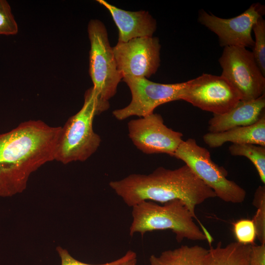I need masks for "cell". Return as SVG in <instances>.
<instances>
[{"mask_svg": "<svg viewBox=\"0 0 265 265\" xmlns=\"http://www.w3.org/2000/svg\"><path fill=\"white\" fill-rule=\"evenodd\" d=\"M249 265H265V243L251 245Z\"/></svg>", "mask_w": 265, "mask_h": 265, "instance_id": "obj_24", "label": "cell"}, {"mask_svg": "<svg viewBox=\"0 0 265 265\" xmlns=\"http://www.w3.org/2000/svg\"><path fill=\"white\" fill-rule=\"evenodd\" d=\"M122 80L129 87L132 100L126 107L112 112L119 120L132 116L144 117L153 113L159 106L181 100L186 81L173 84L154 82L145 78L124 77Z\"/></svg>", "mask_w": 265, "mask_h": 265, "instance_id": "obj_8", "label": "cell"}, {"mask_svg": "<svg viewBox=\"0 0 265 265\" xmlns=\"http://www.w3.org/2000/svg\"><path fill=\"white\" fill-rule=\"evenodd\" d=\"M181 100L213 114L227 112L241 100L224 77L204 73L186 81Z\"/></svg>", "mask_w": 265, "mask_h": 265, "instance_id": "obj_9", "label": "cell"}, {"mask_svg": "<svg viewBox=\"0 0 265 265\" xmlns=\"http://www.w3.org/2000/svg\"><path fill=\"white\" fill-rule=\"evenodd\" d=\"M61 259V265H121L124 263L132 259L137 258L136 254L132 250H129L121 258L114 261L99 265H91L84 263L74 258L67 250L61 247L56 248Z\"/></svg>", "mask_w": 265, "mask_h": 265, "instance_id": "obj_23", "label": "cell"}, {"mask_svg": "<svg viewBox=\"0 0 265 265\" xmlns=\"http://www.w3.org/2000/svg\"><path fill=\"white\" fill-rule=\"evenodd\" d=\"M159 40L156 37L118 42L112 48L118 70L123 77L150 78L160 65Z\"/></svg>", "mask_w": 265, "mask_h": 265, "instance_id": "obj_10", "label": "cell"}, {"mask_svg": "<svg viewBox=\"0 0 265 265\" xmlns=\"http://www.w3.org/2000/svg\"><path fill=\"white\" fill-rule=\"evenodd\" d=\"M132 208L131 236L136 233L143 236L148 232L169 229L175 234L179 242L185 238L198 241L209 239L195 223L187 206L181 200H173L162 205L143 201Z\"/></svg>", "mask_w": 265, "mask_h": 265, "instance_id": "obj_4", "label": "cell"}, {"mask_svg": "<svg viewBox=\"0 0 265 265\" xmlns=\"http://www.w3.org/2000/svg\"><path fill=\"white\" fill-rule=\"evenodd\" d=\"M97 2L110 12L118 29V42H126L134 38L153 36L157 28V22L148 11H128L104 0H98Z\"/></svg>", "mask_w": 265, "mask_h": 265, "instance_id": "obj_13", "label": "cell"}, {"mask_svg": "<svg viewBox=\"0 0 265 265\" xmlns=\"http://www.w3.org/2000/svg\"><path fill=\"white\" fill-rule=\"evenodd\" d=\"M251 245L237 241L222 247L219 242L208 250L204 265H249Z\"/></svg>", "mask_w": 265, "mask_h": 265, "instance_id": "obj_17", "label": "cell"}, {"mask_svg": "<svg viewBox=\"0 0 265 265\" xmlns=\"http://www.w3.org/2000/svg\"><path fill=\"white\" fill-rule=\"evenodd\" d=\"M265 11V6L258 2L252 4L241 14L229 19L219 18L201 10L198 21L217 35L221 47L253 48L252 27Z\"/></svg>", "mask_w": 265, "mask_h": 265, "instance_id": "obj_12", "label": "cell"}, {"mask_svg": "<svg viewBox=\"0 0 265 265\" xmlns=\"http://www.w3.org/2000/svg\"><path fill=\"white\" fill-rule=\"evenodd\" d=\"M208 249L198 245H183L163 251L159 256L152 255L150 265H204Z\"/></svg>", "mask_w": 265, "mask_h": 265, "instance_id": "obj_16", "label": "cell"}, {"mask_svg": "<svg viewBox=\"0 0 265 265\" xmlns=\"http://www.w3.org/2000/svg\"><path fill=\"white\" fill-rule=\"evenodd\" d=\"M121 265H137V258H134L127 261Z\"/></svg>", "mask_w": 265, "mask_h": 265, "instance_id": "obj_25", "label": "cell"}, {"mask_svg": "<svg viewBox=\"0 0 265 265\" xmlns=\"http://www.w3.org/2000/svg\"><path fill=\"white\" fill-rule=\"evenodd\" d=\"M252 30L255 40L252 53L258 67L265 76V21L263 17L254 24Z\"/></svg>", "mask_w": 265, "mask_h": 265, "instance_id": "obj_19", "label": "cell"}, {"mask_svg": "<svg viewBox=\"0 0 265 265\" xmlns=\"http://www.w3.org/2000/svg\"><path fill=\"white\" fill-rule=\"evenodd\" d=\"M265 94L251 101H239L227 112L213 114L209 121V132H222L257 122L265 113Z\"/></svg>", "mask_w": 265, "mask_h": 265, "instance_id": "obj_14", "label": "cell"}, {"mask_svg": "<svg viewBox=\"0 0 265 265\" xmlns=\"http://www.w3.org/2000/svg\"><path fill=\"white\" fill-rule=\"evenodd\" d=\"M129 136L135 147L147 154L174 156L183 141V134L168 128L161 116L154 112L128 124Z\"/></svg>", "mask_w": 265, "mask_h": 265, "instance_id": "obj_11", "label": "cell"}, {"mask_svg": "<svg viewBox=\"0 0 265 265\" xmlns=\"http://www.w3.org/2000/svg\"><path fill=\"white\" fill-rule=\"evenodd\" d=\"M109 107L108 101L99 99L91 87L85 93L81 108L62 127L55 160L63 164L84 161L98 149L100 136L93 130L94 117Z\"/></svg>", "mask_w": 265, "mask_h": 265, "instance_id": "obj_3", "label": "cell"}, {"mask_svg": "<svg viewBox=\"0 0 265 265\" xmlns=\"http://www.w3.org/2000/svg\"><path fill=\"white\" fill-rule=\"evenodd\" d=\"M61 130L28 120L0 134V194L22 191L32 172L55 160Z\"/></svg>", "mask_w": 265, "mask_h": 265, "instance_id": "obj_1", "label": "cell"}, {"mask_svg": "<svg viewBox=\"0 0 265 265\" xmlns=\"http://www.w3.org/2000/svg\"><path fill=\"white\" fill-rule=\"evenodd\" d=\"M110 187L131 207L143 201L164 203L175 199L184 201L194 218L197 206L216 197L186 164L174 170L159 167L148 174H133L111 181Z\"/></svg>", "mask_w": 265, "mask_h": 265, "instance_id": "obj_2", "label": "cell"}, {"mask_svg": "<svg viewBox=\"0 0 265 265\" xmlns=\"http://www.w3.org/2000/svg\"><path fill=\"white\" fill-rule=\"evenodd\" d=\"M218 61L221 76L237 90L241 101L255 100L265 94V76L246 48L224 47Z\"/></svg>", "mask_w": 265, "mask_h": 265, "instance_id": "obj_7", "label": "cell"}, {"mask_svg": "<svg viewBox=\"0 0 265 265\" xmlns=\"http://www.w3.org/2000/svg\"><path fill=\"white\" fill-rule=\"evenodd\" d=\"M203 140L211 148L221 146L227 142L233 144H253L265 146V113L255 123L238 127L216 133L208 132Z\"/></svg>", "mask_w": 265, "mask_h": 265, "instance_id": "obj_15", "label": "cell"}, {"mask_svg": "<svg viewBox=\"0 0 265 265\" xmlns=\"http://www.w3.org/2000/svg\"><path fill=\"white\" fill-rule=\"evenodd\" d=\"M91 48L89 72L94 92L101 100L108 101L117 92L123 77L118 70L105 26L92 20L88 26Z\"/></svg>", "mask_w": 265, "mask_h": 265, "instance_id": "obj_6", "label": "cell"}, {"mask_svg": "<svg viewBox=\"0 0 265 265\" xmlns=\"http://www.w3.org/2000/svg\"><path fill=\"white\" fill-rule=\"evenodd\" d=\"M253 205L257 208L256 213L252 219L254 223L257 238L261 243H265V186H259L256 190Z\"/></svg>", "mask_w": 265, "mask_h": 265, "instance_id": "obj_20", "label": "cell"}, {"mask_svg": "<svg viewBox=\"0 0 265 265\" xmlns=\"http://www.w3.org/2000/svg\"><path fill=\"white\" fill-rule=\"evenodd\" d=\"M183 161L205 185L222 201L234 204L243 202L246 191L227 178L228 172L212 159L210 152L188 138L180 144L174 156Z\"/></svg>", "mask_w": 265, "mask_h": 265, "instance_id": "obj_5", "label": "cell"}, {"mask_svg": "<svg viewBox=\"0 0 265 265\" xmlns=\"http://www.w3.org/2000/svg\"><path fill=\"white\" fill-rule=\"evenodd\" d=\"M233 156L248 159L256 168L262 182L265 183V146L253 144H232L229 147Z\"/></svg>", "mask_w": 265, "mask_h": 265, "instance_id": "obj_18", "label": "cell"}, {"mask_svg": "<svg viewBox=\"0 0 265 265\" xmlns=\"http://www.w3.org/2000/svg\"><path fill=\"white\" fill-rule=\"evenodd\" d=\"M235 238L239 243L254 245L257 238L256 229L252 219H241L233 224Z\"/></svg>", "mask_w": 265, "mask_h": 265, "instance_id": "obj_21", "label": "cell"}, {"mask_svg": "<svg viewBox=\"0 0 265 265\" xmlns=\"http://www.w3.org/2000/svg\"><path fill=\"white\" fill-rule=\"evenodd\" d=\"M18 31V25L6 0H0V35H13Z\"/></svg>", "mask_w": 265, "mask_h": 265, "instance_id": "obj_22", "label": "cell"}]
</instances>
